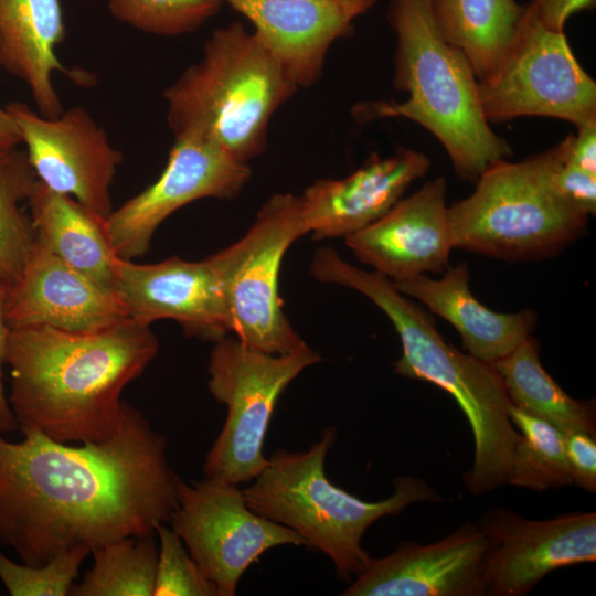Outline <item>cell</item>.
<instances>
[{"label": "cell", "mask_w": 596, "mask_h": 596, "mask_svg": "<svg viewBox=\"0 0 596 596\" xmlns=\"http://www.w3.org/2000/svg\"><path fill=\"white\" fill-rule=\"evenodd\" d=\"M13 443L0 433V542L29 565L64 550H96L155 535L178 500L180 477L167 437L124 401L108 439L74 447L35 429Z\"/></svg>", "instance_id": "6da1fadb"}, {"label": "cell", "mask_w": 596, "mask_h": 596, "mask_svg": "<svg viewBox=\"0 0 596 596\" xmlns=\"http://www.w3.org/2000/svg\"><path fill=\"white\" fill-rule=\"evenodd\" d=\"M158 349L150 327L129 318L91 332L11 329L4 363L19 429H35L64 444L108 439L120 423L124 389L145 372Z\"/></svg>", "instance_id": "7a4b0ae2"}, {"label": "cell", "mask_w": 596, "mask_h": 596, "mask_svg": "<svg viewBox=\"0 0 596 596\" xmlns=\"http://www.w3.org/2000/svg\"><path fill=\"white\" fill-rule=\"evenodd\" d=\"M387 19L396 36L394 86L407 98L360 104L356 117L417 123L438 139L457 175L476 182L512 149L483 116L473 71L440 33L429 0H391Z\"/></svg>", "instance_id": "3957f363"}, {"label": "cell", "mask_w": 596, "mask_h": 596, "mask_svg": "<svg viewBox=\"0 0 596 596\" xmlns=\"http://www.w3.org/2000/svg\"><path fill=\"white\" fill-rule=\"evenodd\" d=\"M298 88L256 33L233 22L166 88L167 121L174 138L205 139L247 163L265 151L272 117Z\"/></svg>", "instance_id": "277c9868"}, {"label": "cell", "mask_w": 596, "mask_h": 596, "mask_svg": "<svg viewBox=\"0 0 596 596\" xmlns=\"http://www.w3.org/2000/svg\"><path fill=\"white\" fill-rule=\"evenodd\" d=\"M351 288L373 301L395 328L402 355L394 372L446 391L467 417L475 440L473 465L464 476L467 489L478 496L505 485L521 434L509 416L511 401L493 364L447 343L434 319L379 272L356 270Z\"/></svg>", "instance_id": "5b68a950"}, {"label": "cell", "mask_w": 596, "mask_h": 596, "mask_svg": "<svg viewBox=\"0 0 596 596\" xmlns=\"http://www.w3.org/2000/svg\"><path fill=\"white\" fill-rule=\"evenodd\" d=\"M337 438L333 426L307 450L277 449L267 467L243 489L247 505L258 514L299 534L305 546L326 554L343 581L354 579L370 554L362 546L366 530L416 502H441L424 479L394 478L393 493L364 501L333 485L326 475V457Z\"/></svg>", "instance_id": "8992f818"}, {"label": "cell", "mask_w": 596, "mask_h": 596, "mask_svg": "<svg viewBox=\"0 0 596 596\" xmlns=\"http://www.w3.org/2000/svg\"><path fill=\"white\" fill-rule=\"evenodd\" d=\"M561 143L518 162L500 160L448 207L454 248L504 260L546 257L583 233L587 219L555 190Z\"/></svg>", "instance_id": "52a82bcc"}, {"label": "cell", "mask_w": 596, "mask_h": 596, "mask_svg": "<svg viewBox=\"0 0 596 596\" xmlns=\"http://www.w3.org/2000/svg\"><path fill=\"white\" fill-rule=\"evenodd\" d=\"M320 361V354L309 347L289 354H269L235 337L214 342L207 387L227 413L205 456V478L238 486L251 482L267 467L264 444L277 401L291 381Z\"/></svg>", "instance_id": "ba28073f"}, {"label": "cell", "mask_w": 596, "mask_h": 596, "mask_svg": "<svg viewBox=\"0 0 596 596\" xmlns=\"http://www.w3.org/2000/svg\"><path fill=\"white\" fill-rule=\"evenodd\" d=\"M306 234L299 196L275 193L244 236L209 256L219 276L228 331L252 349L289 354L308 347L284 312L278 285L285 253Z\"/></svg>", "instance_id": "9c48e42d"}, {"label": "cell", "mask_w": 596, "mask_h": 596, "mask_svg": "<svg viewBox=\"0 0 596 596\" xmlns=\"http://www.w3.org/2000/svg\"><path fill=\"white\" fill-rule=\"evenodd\" d=\"M486 119L523 116L596 120V83L571 50L564 32L547 29L528 3L519 26L493 70L478 81Z\"/></svg>", "instance_id": "30bf717a"}, {"label": "cell", "mask_w": 596, "mask_h": 596, "mask_svg": "<svg viewBox=\"0 0 596 596\" xmlns=\"http://www.w3.org/2000/svg\"><path fill=\"white\" fill-rule=\"evenodd\" d=\"M169 521L220 596H234L245 571L266 551L305 546L295 531L253 511L237 485L215 479H180Z\"/></svg>", "instance_id": "8fae6325"}, {"label": "cell", "mask_w": 596, "mask_h": 596, "mask_svg": "<svg viewBox=\"0 0 596 596\" xmlns=\"http://www.w3.org/2000/svg\"><path fill=\"white\" fill-rule=\"evenodd\" d=\"M247 163L196 137H177L159 178L104 219L121 259L146 254L159 225L180 207L205 198L233 200L251 179Z\"/></svg>", "instance_id": "7c38bea8"}, {"label": "cell", "mask_w": 596, "mask_h": 596, "mask_svg": "<svg viewBox=\"0 0 596 596\" xmlns=\"http://www.w3.org/2000/svg\"><path fill=\"white\" fill-rule=\"evenodd\" d=\"M40 182L72 196L105 219L113 210L111 185L123 153L83 107L47 118L22 103L7 107Z\"/></svg>", "instance_id": "4fadbf2b"}, {"label": "cell", "mask_w": 596, "mask_h": 596, "mask_svg": "<svg viewBox=\"0 0 596 596\" xmlns=\"http://www.w3.org/2000/svg\"><path fill=\"white\" fill-rule=\"evenodd\" d=\"M487 539L482 579L487 596H524L554 570L596 560V513L528 520L497 508L476 522Z\"/></svg>", "instance_id": "5bb4252c"}, {"label": "cell", "mask_w": 596, "mask_h": 596, "mask_svg": "<svg viewBox=\"0 0 596 596\" xmlns=\"http://www.w3.org/2000/svg\"><path fill=\"white\" fill-rule=\"evenodd\" d=\"M115 292L128 318L149 326L177 321L185 336L215 342L230 333L219 276L210 257L155 264L118 259Z\"/></svg>", "instance_id": "9a60e30c"}, {"label": "cell", "mask_w": 596, "mask_h": 596, "mask_svg": "<svg viewBox=\"0 0 596 596\" xmlns=\"http://www.w3.org/2000/svg\"><path fill=\"white\" fill-rule=\"evenodd\" d=\"M487 539L466 521L446 538L421 545L408 540L391 554L370 557L343 596H487L482 560Z\"/></svg>", "instance_id": "2e32d148"}, {"label": "cell", "mask_w": 596, "mask_h": 596, "mask_svg": "<svg viewBox=\"0 0 596 596\" xmlns=\"http://www.w3.org/2000/svg\"><path fill=\"white\" fill-rule=\"evenodd\" d=\"M359 260L393 281L443 274L454 248L446 180L425 182L382 217L345 238Z\"/></svg>", "instance_id": "e0dca14e"}, {"label": "cell", "mask_w": 596, "mask_h": 596, "mask_svg": "<svg viewBox=\"0 0 596 596\" xmlns=\"http://www.w3.org/2000/svg\"><path fill=\"white\" fill-rule=\"evenodd\" d=\"M6 317L10 329L49 327L91 332L128 319L117 295L64 263L36 237L10 286Z\"/></svg>", "instance_id": "ac0fdd59"}, {"label": "cell", "mask_w": 596, "mask_h": 596, "mask_svg": "<svg viewBox=\"0 0 596 596\" xmlns=\"http://www.w3.org/2000/svg\"><path fill=\"white\" fill-rule=\"evenodd\" d=\"M429 168L425 153L400 148L385 158L372 155L345 178L315 181L299 196L308 234L347 238L361 231L387 213Z\"/></svg>", "instance_id": "d6986e66"}, {"label": "cell", "mask_w": 596, "mask_h": 596, "mask_svg": "<svg viewBox=\"0 0 596 596\" xmlns=\"http://www.w3.org/2000/svg\"><path fill=\"white\" fill-rule=\"evenodd\" d=\"M243 14L298 87L317 83L331 45L352 30L333 0H221Z\"/></svg>", "instance_id": "ffe728a7"}, {"label": "cell", "mask_w": 596, "mask_h": 596, "mask_svg": "<svg viewBox=\"0 0 596 596\" xmlns=\"http://www.w3.org/2000/svg\"><path fill=\"white\" fill-rule=\"evenodd\" d=\"M469 279V268L464 262L448 267L439 279L423 274L394 284L402 294L419 300L454 326L470 355L493 364L531 336L536 316L532 310L515 313L490 310L472 295Z\"/></svg>", "instance_id": "44dd1931"}, {"label": "cell", "mask_w": 596, "mask_h": 596, "mask_svg": "<svg viewBox=\"0 0 596 596\" xmlns=\"http://www.w3.org/2000/svg\"><path fill=\"white\" fill-rule=\"evenodd\" d=\"M64 36L60 0H0L2 67L25 83L38 113L47 118L63 111L55 72L87 82L85 73L70 71L58 60L56 47Z\"/></svg>", "instance_id": "7402d4cb"}, {"label": "cell", "mask_w": 596, "mask_h": 596, "mask_svg": "<svg viewBox=\"0 0 596 596\" xmlns=\"http://www.w3.org/2000/svg\"><path fill=\"white\" fill-rule=\"evenodd\" d=\"M26 203L36 237L43 245L67 265L115 292L119 257L107 237L104 219L39 180Z\"/></svg>", "instance_id": "603a6c76"}, {"label": "cell", "mask_w": 596, "mask_h": 596, "mask_svg": "<svg viewBox=\"0 0 596 596\" xmlns=\"http://www.w3.org/2000/svg\"><path fill=\"white\" fill-rule=\"evenodd\" d=\"M445 40L467 60L478 81L497 65L525 6L515 0H429Z\"/></svg>", "instance_id": "cb8c5ba5"}, {"label": "cell", "mask_w": 596, "mask_h": 596, "mask_svg": "<svg viewBox=\"0 0 596 596\" xmlns=\"http://www.w3.org/2000/svg\"><path fill=\"white\" fill-rule=\"evenodd\" d=\"M539 352V342L529 336L493 363L511 403L564 435L585 432L596 436L594 401H578L565 393L542 366Z\"/></svg>", "instance_id": "d4e9b609"}, {"label": "cell", "mask_w": 596, "mask_h": 596, "mask_svg": "<svg viewBox=\"0 0 596 596\" xmlns=\"http://www.w3.org/2000/svg\"><path fill=\"white\" fill-rule=\"evenodd\" d=\"M38 178L25 151L0 148V281H17L33 249L36 232L28 202Z\"/></svg>", "instance_id": "484cf974"}, {"label": "cell", "mask_w": 596, "mask_h": 596, "mask_svg": "<svg viewBox=\"0 0 596 596\" xmlns=\"http://www.w3.org/2000/svg\"><path fill=\"white\" fill-rule=\"evenodd\" d=\"M153 536H127L93 550L92 568L70 595L153 596L159 554Z\"/></svg>", "instance_id": "4316f807"}, {"label": "cell", "mask_w": 596, "mask_h": 596, "mask_svg": "<svg viewBox=\"0 0 596 596\" xmlns=\"http://www.w3.org/2000/svg\"><path fill=\"white\" fill-rule=\"evenodd\" d=\"M509 416L521 436L513 449L507 483L535 491L573 485L565 435L512 403Z\"/></svg>", "instance_id": "83f0119b"}, {"label": "cell", "mask_w": 596, "mask_h": 596, "mask_svg": "<svg viewBox=\"0 0 596 596\" xmlns=\"http://www.w3.org/2000/svg\"><path fill=\"white\" fill-rule=\"evenodd\" d=\"M110 14L139 31L177 36L201 28L221 9V0H105Z\"/></svg>", "instance_id": "f1b7e54d"}, {"label": "cell", "mask_w": 596, "mask_h": 596, "mask_svg": "<svg viewBox=\"0 0 596 596\" xmlns=\"http://www.w3.org/2000/svg\"><path fill=\"white\" fill-rule=\"evenodd\" d=\"M89 553L86 546H75L60 552L43 565H29L18 564L0 551V579L12 596L70 595Z\"/></svg>", "instance_id": "f546056e"}, {"label": "cell", "mask_w": 596, "mask_h": 596, "mask_svg": "<svg viewBox=\"0 0 596 596\" xmlns=\"http://www.w3.org/2000/svg\"><path fill=\"white\" fill-rule=\"evenodd\" d=\"M156 534L159 554L153 596H220L172 529L160 524Z\"/></svg>", "instance_id": "4dcf8cb0"}, {"label": "cell", "mask_w": 596, "mask_h": 596, "mask_svg": "<svg viewBox=\"0 0 596 596\" xmlns=\"http://www.w3.org/2000/svg\"><path fill=\"white\" fill-rule=\"evenodd\" d=\"M561 155L552 172V181L557 193L572 207L586 216L596 211V174L589 173L564 158V140Z\"/></svg>", "instance_id": "1f68e13d"}, {"label": "cell", "mask_w": 596, "mask_h": 596, "mask_svg": "<svg viewBox=\"0 0 596 596\" xmlns=\"http://www.w3.org/2000/svg\"><path fill=\"white\" fill-rule=\"evenodd\" d=\"M566 456L573 485L596 491V440L585 432L565 434Z\"/></svg>", "instance_id": "d6a6232c"}, {"label": "cell", "mask_w": 596, "mask_h": 596, "mask_svg": "<svg viewBox=\"0 0 596 596\" xmlns=\"http://www.w3.org/2000/svg\"><path fill=\"white\" fill-rule=\"evenodd\" d=\"M563 140L565 160L596 174V120L577 127L576 135H568Z\"/></svg>", "instance_id": "836d02e7"}, {"label": "cell", "mask_w": 596, "mask_h": 596, "mask_svg": "<svg viewBox=\"0 0 596 596\" xmlns=\"http://www.w3.org/2000/svg\"><path fill=\"white\" fill-rule=\"evenodd\" d=\"M531 3L543 25L552 31L564 32L570 17L592 10L596 0H532Z\"/></svg>", "instance_id": "e575fe53"}, {"label": "cell", "mask_w": 596, "mask_h": 596, "mask_svg": "<svg viewBox=\"0 0 596 596\" xmlns=\"http://www.w3.org/2000/svg\"><path fill=\"white\" fill-rule=\"evenodd\" d=\"M10 285L0 281V433H12L19 429V424L13 415V412L9 405L8 397H6L3 383H2V369L6 359V351L8 344V338L10 333V327L6 317L7 299L9 295Z\"/></svg>", "instance_id": "d590c367"}, {"label": "cell", "mask_w": 596, "mask_h": 596, "mask_svg": "<svg viewBox=\"0 0 596 596\" xmlns=\"http://www.w3.org/2000/svg\"><path fill=\"white\" fill-rule=\"evenodd\" d=\"M21 143L17 125L7 108L0 106V148H14Z\"/></svg>", "instance_id": "8d00e7d4"}, {"label": "cell", "mask_w": 596, "mask_h": 596, "mask_svg": "<svg viewBox=\"0 0 596 596\" xmlns=\"http://www.w3.org/2000/svg\"><path fill=\"white\" fill-rule=\"evenodd\" d=\"M339 8L352 21L359 15L365 13L373 4L374 0H333Z\"/></svg>", "instance_id": "74e56055"}, {"label": "cell", "mask_w": 596, "mask_h": 596, "mask_svg": "<svg viewBox=\"0 0 596 596\" xmlns=\"http://www.w3.org/2000/svg\"><path fill=\"white\" fill-rule=\"evenodd\" d=\"M2 67V53H1V41H0V68Z\"/></svg>", "instance_id": "f35d334b"}]
</instances>
